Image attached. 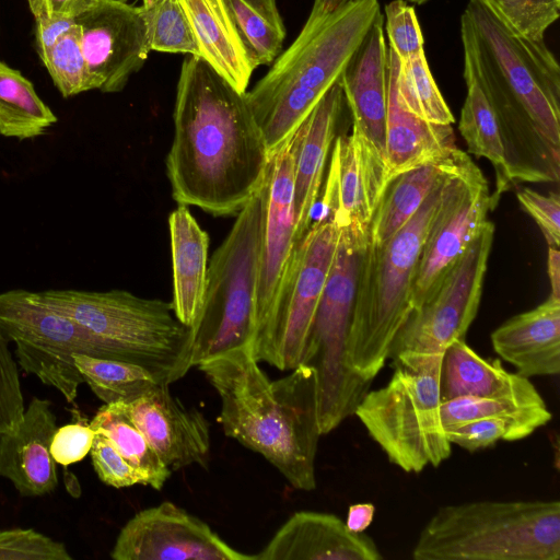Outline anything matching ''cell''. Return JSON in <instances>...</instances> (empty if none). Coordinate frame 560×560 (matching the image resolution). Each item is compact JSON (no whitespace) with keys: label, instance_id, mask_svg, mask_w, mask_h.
I'll return each mask as SVG.
<instances>
[{"label":"cell","instance_id":"cell-1","mask_svg":"<svg viewBox=\"0 0 560 560\" xmlns=\"http://www.w3.org/2000/svg\"><path fill=\"white\" fill-rule=\"evenodd\" d=\"M560 0H468L460 16L464 79L497 119L512 185L560 176V67L546 34Z\"/></svg>","mask_w":560,"mask_h":560},{"label":"cell","instance_id":"cell-46","mask_svg":"<svg viewBox=\"0 0 560 560\" xmlns=\"http://www.w3.org/2000/svg\"><path fill=\"white\" fill-rule=\"evenodd\" d=\"M100 0H27L35 21L52 16L77 18Z\"/></svg>","mask_w":560,"mask_h":560},{"label":"cell","instance_id":"cell-7","mask_svg":"<svg viewBox=\"0 0 560 560\" xmlns=\"http://www.w3.org/2000/svg\"><path fill=\"white\" fill-rule=\"evenodd\" d=\"M416 560H559L558 500L474 501L441 506L421 529Z\"/></svg>","mask_w":560,"mask_h":560},{"label":"cell","instance_id":"cell-31","mask_svg":"<svg viewBox=\"0 0 560 560\" xmlns=\"http://www.w3.org/2000/svg\"><path fill=\"white\" fill-rule=\"evenodd\" d=\"M90 425L105 434L122 457L138 471L142 486L160 491L172 471L163 464L144 434L128 416L124 402L104 404Z\"/></svg>","mask_w":560,"mask_h":560},{"label":"cell","instance_id":"cell-21","mask_svg":"<svg viewBox=\"0 0 560 560\" xmlns=\"http://www.w3.org/2000/svg\"><path fill=\"white\" fill-rule=\"evenodd\" d=\"M388 46L381 12L347 62L337 83L352 126L384 155L388 106Z\"/></svg>","mask_w":560,"mask_h":560},{"label":"cell","instance_id":"cell-11","mask_svg":"<svg viewBox=\"0 0 560 560\" xmlns=\"http://www.w3.org/2000/svg\"><path fill=\"white\" fill-rule=\"evenodd\" d=\"M339 232L332 214L322 209L320 217L295 242L272 307L253 345L258 362L280 371L301 365Z\"/></svg>","mask_w":560,"mask_h":560},{"label":"cell","instance_id":"cell-47","mask_svg":"<svg viewBox=\"0 0 560 560\" xmlns=\"http://www.w3.org/2000/svg\"><path fill=\"white\" fill-rule=\"evenodd\" d=\"M36 22L38 55L44 58L55 44L75 24V18L52 16Z\"/></svg>","mask_w":560,"mask_h":560},{"label":"cell","instance_id":"cell-32","mask_svg":"<svg viewBox=\"0 0 560 560\" xmlns=\"http://www.w3.org/2000/svg\"><path fill=\"white\" fill-rule=\"evenodd\" d=\"M57 121L32 82L0 61V135L20 140L46 132Z\"/></svg>","mask_w":560,"mask_h":560},{"label":"cell","instance_id":"cell-14","mask_svg":"<svg viewBox=\"0 0 560 560\" xmlns=\"http://www.w3.org/2000/svg\"><path fill=\"white\" fill-rule=\"evenodd\" d=\"M493 235L494 224L488 220L431 295L412 312L394 340L389 359L401 353L443 354L452 342L465 337L479 310Z\"/></svg>","mask_w":560,"mask_h":560},{"label":"cell","instance_id":"cell-27","mask_svg":"<svg viewBox=\"0 0 560 560\" xmlns=\"http://www.w3.org/2000/svg\"><path fill=\"white\" fill-rule=\"evenodd\" d=\"M168 228L174 284L172 304L178 320L192 328L206 295L209 235L185 205L170 214Z\"/></svg>","mask_w":560,"mask_h":560},{"label":"cell","instance_id":"cell-8","mask_svg":"<svg viewBox=\"0 0 560 560\" xmlns=\"http://www.w3.org/2000/svg\"><path fill=\"white\" fill-rule=\"evenodd\" d=\"M443 354L401 353L381 388L369 390L354 415L388 460L405 472L438 467L452 453L441 416Z\"/></svg>","mask_w":560,"mask_h":560},{"label":"cell","instance_id":"cell-49","mask_svg":"<svg viewBox=\"0 0 560 560\" xmlns=\"http://www.w3.org/2000/svg\"><path fill=\"white\" fill-rule=\"evenodd\" d=\"M547 271L550 282V298L560 300V252L559 248L549 247Z\"/></svg>","mask_w":560,"mask_h":560},{"label":"cell","instance_id":"cell-17","mask_svg":"<svg viewBox=\"0 0 560 560\" xmlns=\"http://www.w3.org/2000/svg\"><path fill=\"white\" fill-rule=\"evenodd\" d=\"M322 209L339 228L368 231L388 185L384 155L355 127L337 136L331 148Z\"/></svg>","mask_w":560,"mask_h":560},{"label":"cell","instance_id":"cell-3","mask_svg":"<svg viewBox=\"0 0 560 560\" xmlns=\"http://www.w3.org/2000/svg\"><path fill=\"white\" fill-rule=\"evenodd\" d=\"M258 363L248 345L197 368L219 395L224 434L260 454L294 489L312 491L322 435L316 372L301 364L272 382Z\"/></svg>","mask_w":560,"mask_h":560},{"label":"cell","instance_id":"cell-41","mask_svg":"<svg viewBox=\"0 0 560 560\" xmlns=\"http://www.w3.org/2000/svg\"><path fill=\"white\" fill-rule=\"evenodd\" d=\"M63 542L33 528L0 529V560H72Z\"/></svg>","mask_w":560,"mask_h":560},{"label":"cell","instance_id":"cell-38","mask_svg":"<svg viewBox=\"0 0 560 560\" xmlns=\"http://www.w3.org/2000/svg\"><path fill=\"white\" fill-rule=\"evenodd\" d=\"M42 61L63 97L92 90L77 23L42 58Z\"/></svg>","mask_w":560,"mask_h":560},{"label":"cell","instance_id":"cell-44","mask_svg":"<svg viewBox=\"0 0 560 560\" xmlns=\"http://www.w3.org/2000/svg\"><path fill=\"white\" fill-rule=\"evenodd\" d=\"M522 208L535 220L549 247L560 245V196L557 191L540 194L525 187L516 192Z\"/></svg>","mask_w":560,"mask_h":560},{"label":"cell","instance_id":"cell-6","mask_svg":"<svg viewBox=\"0 0 560 560\" xmlns=\"http://www.w3.org/2000/svg\"><path fill=\"white\" fill-rule=\"evenodd\" d=\"M442 180L397 233L382 244L369 238L363 248L347 343L348 364L363 378L380 373L413 312L412 282Z\"/></svg>","mask_w":560,"mask_h":560},{"label":"cell","instance_id":"cell-45","mask_svg":"<svg viewBox=\"0 0 560 560\" xmlns=\"http://www.w3.org/2000/svg\"><path fill=\"white\" fill-rule=\"evenodd\" d=\"M95 434L90 423L81 421L57 428L50 443L55 463L70 466L82 460L90 453Z\"/></svg>","mask_w":560,"mask_h":560},{"label":"cell","instance_id":"cell-40","mask_svg":"<svg viewBox=\"0 0 560 560\" xmlns=\"http://www.w3.org/2000/svg\"><path fill=\"white\" fill-rule=\"evenodd\" d=\"M383 18L388 47L400 61L409 60L424 51V40L417 13L407 0L388 2Z\"/></svg>","mask_w":560,"mask_h":560},{"label":"cell","instance_id":"cell-37","mask_svg":"<svg viewBox=\"0 0 560 560\" xmlns=\"http://www.w3.org/2000/svg\"><path fill=\"white\" fill-rule=\"evenodd\" d=\"M142 8L151 50L198 57L192 30L179 0H158Z\"/></svg>","mask_w":560,"mask_h":560},{"label":"cell","instance_id":"cell-30","mask_svg":"<svg viewBox=\"0 0 560 560\" xmlns=\"http://www.w3.org/2000/svg\"><path fill=\"white\" fill-rule=\"evenodd\" d=\"M464 80L466 97L460 110L458 130L466 142L468 153L485 158L492 164L495 187L491 197L497 206L501 196L512 187L500 129L478 84L471 79Z\"/></svg>","mask_w":560,"mask_h":560},{"label":"cell","instance_id":"cell-19","mask_svg":"<svg viewBox=\"0 0 560 560\" xmlns=\"http://www.w3.org/2000/svg\"><path fill=\"white\" fill-rule=\"evenodd\" d=\"M265 189L266 211L257 300L258 330L272 307L295 245L291 137L271 153Z\"/></svg>","mask_w":560,"mask_h":560},{"label":"cell","instance_id":"cell-50","mask_svg":"<svg viewBox=\"0 0 560 560\" xmlns=\"http://www.w3.org/2000/svg\"><path fill=\"white\" fill-rule=\"evenodd\" d=\"M348 1L349 0H314L312 10L327 13L336 10Z\"/></svg>","mask_w":560,"mask_h":560},{"label":"cell","instance_id":"cell-20","mask_svg":"<svg viewBox=\"0 0 560 560\" xmlns=\"http://www.w3.org/2000/svg\"><path fill=\"white\" fill-rule=\"evenodd\" d=\"M347 108L342 90L335 83L291 136L295 242L312 224L327 158Z\"/></svg>","mask_w":560,"mask_h":560},{"label":"cell","instance_id":"cell-9","mask_svg":"<svg viewBox=\"0 0 560 560\" xmlns=\"http://www.w3.org/2000/svg\"><path fill=\"white\" fill-rule=\"evenodd\" d=\"M266 211L265 184L237 212L208 265L203 306L191 328V365L254 345Z\"/></svg>","mask_w":560,"mask_h":560},{"label":"cell","instance_id":"cell-23","mask_svg":"<svg viewBox=\"0 0 560 560\" xmlns=\"http://www.w3.org/2000/svg\"><path fill=\"white\" fill-rule=\"evenodd\" d=\"M56 429L51 402L34 396L16 429L0 433V477L9 479L20 495L42 497L56 490L57 464L50 454Z\"/></svg>","mask_w":560,"mask_h":560},{"label":"cell","instance_id":"cell-16","mask_svg":"<svg viewBox=\"0 0 560 560\" xmlns=\"http://www.w3.org/2000/svg\"><path fill=\"white\" fill-rule=\"evenodd\" d=\"M115 560H256L228 545L210 526L170 501L139 511L120 529Z\"/></svg>","mask_w":560,"mask_h":560},{"label":"cell","instance_id":"cell-28","mask_svg":"<svg viewBox=\"0 0 560 560\" xmlns=\"http://www.w3.org/2000/svg\"><path fill=\"white\" fill-rule=\"evenodd\" d=\"M198 57L233 88L246 92L253 67L223 0H179Z\"/></svg>","mask_w":560,"mask_h":560},{"label":"cell","instance_id":"cell-43","mask_svg":"<svg viewBox=\"0 0 560 560\" xmlns=\"http://www.w3.org/2000/svg\"><path fill=\"white\" fill-rule=\"evenodd\" d=\"M90 454L93 468L103 483L117 489L142 485L138 471L105 434L96 432Z\"/></svg>","mask_w":560,"mask_h":560},{"label":"cell","instance_id":"cell-35","mask_svg":"<svg viewBox=\"0 0 560 560\" xmlns=\"http://www.w3.org/2000/svg\"><path fill=\"white\" fill-rule=\"evenodd\" d=\"M399 97L413 115L438 125H453L455 118L430 70L424 51L400 61L388 47Z\"/></svg>","mask_w":560,"mask_h":560},{"label":"cell","instance_id":"cell-42","mask_svg":"<svg viewBox=\"0 0 560 560\" xmlns=\"http://www.w3.org/2000/svg\"><path fill=\"white\" fill-rule=\"evenodd\" d=\"M24 410L18 362L0 329V433L14 431L23 419Z\"/></svg>","mask_w":560,"mask_h":560},{"label":"cell","instance_id":"cell-24","mask_svg":"<svg viewBox=\"0 0 560 560\" xmlns=\"http://www.w3.org/2000/svg\"><path fill=\"white\" fill-rule=\"evenodd\" d=\"M490 340L494 352L525 377L560 372V300L548 299L517 314L498 328Z\"/></svg>","mask_w":560,"mask_h":560},{"label":"cell","instance_id":"cell-5","mask_svg":"<svg viewBox=\"0 0 560 560\" xmlns=\"http://www.w3.org/2000/svg\"><path fill=\"white\" fill-rule=\"evenodd\" d=\"M35 295L84 327L104 359L140 365L166 385L192 368V331L178 320L172 302L118 289L46 290Z\"/></svg>","mask_w":560,"mask_h":560},{"label":"cell","instance_id":"cell-15","mask_svg":"<svg viewBox=\"0 0 560 560\" xmlns=\"http://www.w3.org/2000/svg\"><path fill=\"white\" fill-rule=\"evenodd\" d=\"M75 23L92 90L121 91L151 51L142 5L100 0L78 15Z\"/></svg>","mask_w":560,"mask_h":560},{"label":"cell","instance_id":"cell-51","mask_svg":"<svg viewBox=\"0 0 560 560\" xmlns=\"http://www.w3.org/2000/svg\"><path fill=\"white\" fill-rule=\"evenodd\" d=\"M158 0H142V7H150L155 3Z\"/></svg>","mask_w":560,"mask_h":560},{"label":"cell","instance_id":"cell-36","mask_svg":"<svg viewBox=\"0 0 560 560\" xmlns=\"http://www.w3.org/2000/svg\"><path fill=\"white\" fill-rule=\"evenodd\" d=\"M444 428L482 418H504L518 422L533 433L552 418L545 400L518 401L503 398L457 397L442 401Z\"/></svg>","mask_w":560,"mask_h":560},{"label":"cell","instance_id":"cell-18","mask_svg":"<svg viewBox=\"0 0 560 560\" xmlns=\"http://www.w3.org/2000/svg\"><path fill=\"white\" fill-rule=\"evenodd\" d=\"M124 406L172 472L191 465L207 467L211 446L209 422L198 409L187 408L175 398L170 385L159 384Z\"/></svg>","mask_w":560,"mask_h":560},{"label":"cell","instance_id":"cell-34","mask_svg":"<svg viewBox=\"0 0 560 560\" xmlns=\"http://www.w3.org/2000/svg\"><path fill=\"white\" fill-rule=\"evenodd\" d=\"M73 360L84 383L104 404L130 402L162 384L147 369L118 360L74 353Z\"/></svg>","mask_w":560,"mask_h":560},{"label":"cell","instance_id":"cell-29","mask_svg":"<svg viewBox=\"0 0 560 560\" xmlns=\"http://www.w3.org/2000/svg\"><path fill=\"white\" fill-rule=\"evenodd\" d=\"M454 150L442 161L407 171L389 182L369 226L372 243L386 242L416 214L446 174Z\"/></svg>","mask_w":560,"mask_h":560},{"label":"cell","instance_id":"cell-13","mask_svg":"<svg viewBox=\"0 0 560 560\" xmlns=\"http://www.w3.org/2000/svg\"><path fill=\"white\" fill-rule=\"evenodd\" d=\"M495 207L483 173L466 152L456 148L417 265L411 293L413 312L478 236Z\"/></svg>","mask_w":560,"mask_h":560},{"label":"cell","instance_id":"cell-10","mask_svg":"<svg viewBox=\"0 0 560 560\" xmlns=\"http://www.w3.org/2000/svg\"><path fill=\"white\" fill-rule=\"evenodd\" d=\"M368 240L369 231L340 228L301 363L316 372L322 434L354 415L373 382L357 374L347 359L359 264Z\"/></svg>","mask_w":560,"mask_h":560},{"label":"cell","instance_id":"cell-39","mask_svg":"<svg viewBox=\"0 0 560 560\" xmlns=\"http://www.w3.org/2000/svg\"><path fill=\"white\" fill-rule=\"evenodd\" d=\"M451 444L468 452L493 446L499 441H517L533 432L525 425L504 418H482L445 429Z\"/></svg>","mask_w":560,"mask_h":560},{"label":"cell","instance_id":"cell-25","mask_svg":"<svg viewBox=\"0 0 560 560\" xmlns=\"http://www.w3.org/2000/svg\"><path fill=\"white\" fill-rule=\"evenodd\" d=\"M455 148L452 125L427 121L406 108L389 65L384 152L388 184L401 173L444 160Z\"/></svg>","mask_w":560,"mask_h":560},{"label":"cell","instance_id":"cell-12","mask_svg":"<svg viewBox=\"0 0 560 560\" xmlns=\"http://www.w3.org/2000/svg\"><path fill=\"white\" fill-rule=\"evenodd\" d=\"M0 329L13 342L20 368L56 388L69 404L74 402L84 383L73 354L104 359L84 327L42 303L32 291L0 293Z\"/></svg>","mask_w":560,"mask_h":560},{"label":"cell","instance_id":"cell-52","mask_svg":"<svg viewBox=\"0 0 560 560\" xmlns=\"http://www.w3.org/2000/svg\"><path fill=\"white\" fill-rule=\"evenodd\" d=\"M407 1L417 3V4H423V3L428 2L429 0H407Z\"/></svg>","mask_w":560,"mask_h":560},{"label":"cell","instance_id":"cell-26","mask_svg":"<svg viewBox=\"0 0 560 560\" xmlns=\"http://www.w3.org/2000/svg\"><path fill=\"white\" fill-rule=\"evenodd\" d=\"M440 389L442 401L457 397L544 400L528 377L506 371L498 359L480 357L464 338L443 352Z\"/></svg>","mask_w":560,"mask_h":560},{"label":"cell","instance_id":"cell-33","mask_svg":"<svg viewBox=\"0 0 560 560\" xmlns=\"http://www.w3.org/2000/svg\"><path fill=\"white\" fill-rule=\"evenodd\" d=\"M256 69L281 54L287 31L276 0H223Z\"/></svg>","mask_w":560,"mask_h":560},{"label":"cell","instance_id":"cell-4","mask_svg":"<svg viewBox=\"0 0 560 560\" xmlns=\"http://www.w3.org/2000/svg\"><path fill=\"white\" fill-rule=\"evenodd\" d=\"M381 12L378 0H349L327 13L311 10L293 43L246 92L270 153L293 135L337 83Z\"/></svg>","mask_w":560,"mask_h":560},{"label":"cell","instance_id":"cell-2","mask_svg":"<svg viewBox=\"0 0 560 560\" xmlns=\"http://www.w3.org/2000/svg\"><path fill=\"white\" fill-rule=\"evenodd\" d=\"M246 92L233 88L201 58L184 59L166 158L178 205L230 215L264 186L271 153Z\"/></svg>","mask_w":560,"mask_h":560},{"label":"cell","instance_id":"cell-48","mask_svg":"<svg viewBox=\"0 0 560 560\" xmlns=\"http://www.w3.org/2000/svg\"><path fill=\"white\" fill-rule=\"evenodd\" d=\"M375 515V506L372 503H355L348 508L347 527L353 533H364L371 525Z\"/></svg>","mask_w":560,"mask_h":560},{"label":"cell","instance_id":"cell-22","mask_svg":"<svg viewBox=\"0 0 560 560\" xmlns=\"http://www.w3.org/2000/svg\"><path fill=\"white\" fill-rule=\"evenodd\" d=\"M256 560H381L375 541L351 532L345 521L325 512L299 511L290 516Z\"/></svg>","mask_w":560,"mask_h":560}]
</instances>
